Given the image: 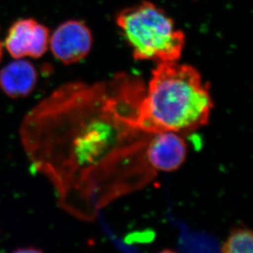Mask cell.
I'll list each match as a JSON object with an SVG mask.
<instances>
[{
	"label": "cell",
	"instance_id": "10",
	"mask_svg": "<svg viewBox=\"0 0 253 253\" xmlns=\"http://www.w3.org/2000/svg\"><path fill=\"white\" fill-rule=\"evenodd\" d=\"M157 253H177L176 252L172 251L170 249H165V250H163V251L158 252Z\"/></svg>",
	"mask_w": 253,
	"mask_h": 253
},
{
	"label": "cell",
	"instance_id": "4",
	"mask_svg": "<svg viewBox=\"0 0 253 253\" xmlns=\"http://www.w3.org/2000/svg\"><path fill=\"white\" fill-rule=\"evenodd\" d=\"M49 41L54 57L64 64H72L88 55L93 36L84 22L69 20L57 26Z\"/></svg>",
	"mask_w": 253,
	"mask_h": 253
},
{
	"label": "cell",
	"instance_id": "1",
	"mask_svg": "<svg viewBox=\"0 0 253 253\" xmlns=\"http://www.w3.org/2000/svg\"><path fill=\"white\" fill-rule=\"evenodd\" d=\"M146 89L119 74L60 86L25 116L20 138L33 167L50 179L65 210L86 221L157 176L147 158L153 134L139 126Z\"/></svg>",
	"mask_w": 253,
	"mask_h": 253
},
{
	"label": "cell",
	"instance_id": "5",
	"mask_svg": "<svg viewBox=\"0 0 253 253\" xmlns=\"http://www.w3.org/2000/svg\"><path fill=\"white\" fill-rule=\"evenodd\" d=\"M49 30L33 18L17 20L10 26L5 46L16 60L24 57L38 59L48 50Z\"/></svg>",
	"mask_w": 253,
	"mask_h": 253
},
{
	"label": "cell",
	"instance_id": "7",
	"mask_svg": "<svg viewBox=\"0 0 253 253\" xmlns=\"http://www.w3.org/2000/svg\"><path fill=\"white\" fill-rule=\"evenodd\" d=\"M37 81V70L27 60L18 59L0 71V88L10 98L27 97L36 88Z\"/></svg>",
	"mask_w": 253,
	"mask_h": 253
},
{
	"label": "cell",
	"instance_id": "3",
	"mask_svg": "<svg viewBox=\"0 0 253 253\" xmlns=\"http://www.w3.org/2000/svg\"><path fill=\"white\" fill-rule=\"evenodd\" d=\"M117 25L136 60L177 62L185 45L184 32L164 10L148 1L117 14Z\"/></svg>",
	"mask_w": 253,
	"mask_h": 253
},
{
	"label": "cell",
	"instance_id": "2",
	"mask_svg": "<svg viewBox=\"0 0 253 253\" xmlns=\"http://www.w3.org/2000/svg\"><path fill=\"white\" fill-rule=\"evenodd\" d=\"M212 108L209 86L196 68L158 63L141 102L139 126L147 133H188L208 125Z\"/></svg>",
	"mask_w": 253,
	"mask_h": 253
},
{
	"label": "cell",
	"instance_id": "6",
	"mask_svg": "<svg viewBox=\"0 0 253 253\" xmlns=\"http://www.w3.org/2000/svg\"><path fill=\"white\" fill-rule=\"evenodd\" d=\"M187 144L180 134L163 131L151 136L147 158L151 167L158 172H173L186 160Z\"/></svg>",
	"mask_w": 253,
	"mask_h": 253
},
{
	"label": "cell",
	"instance_id": "8",
	"mask_svg": "<svg viewBox=\"0 0 253 253\" xmlns=\"http://www.w3.org/2000/svg\"><path fill=\"white\" fill-rule=\"evenodd\" d=\"M221 253H253V231L245 225L234 227L223 244Z\"/></svg>",
	"mask_w": 253,
	"mask_h": 253
},
{
	"label": "cell",
	"instance_id": "11",
	"mask_svg": "<svg viewBox=\"0 0 253 253\" xmlns=\"http://www.w3.org/2000/svg\"><path fill=\"white\" fill-rule=\"evenodd\" d=\"M2 43H1V41H0V61H1V59H2Z\"/></svg>",
	"mask_w": 253,
	"mask_h": 253
},
{
	"label": "cell",
	"instance_id": "9",
	"mask_svg": "<svg viewBox=\"0 0 253 253\" xmlns=\"http://www.w3.org/2000/svg\"><path fill=\"white\" fill-rule=\"evenodd\" d=\"M12 253H43V252L40 249H35V248H22V249H18L12 252Z\"/></svg>",
	"mask_w": 253,
	"mask_h": 253
}]
</instances>
